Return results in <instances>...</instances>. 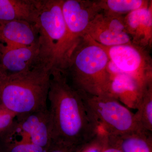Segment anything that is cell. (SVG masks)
Masks as SVG:
<instances>
[{
  "mask_svg": "<svg viewBox=\"0 0 152 152\" xmlns=\"http://www.w3.org/2000/svg\"><path fill=\"white\" fill-rule=\"evenodd\" d=\"M48 100L53 142L77 146L97 134L99 130L90 119L81 97L64 72L58 69L51 71Z\"/></svg>",
  "mask_w": 152,
  "mask_h": 152,
  "instance_id": "6da1fadb",
  "label": "cell"
},
{
  "mask_svg": "<svg viewBox=\"0 0 152 152\" xmlns=\"http://www.w3.org/2000/svg\"><path fill=\"white\" fill-rule=\"evenodd\" d=\"M51 71L39 61L26 72L0 75V102L17 117L47 110Z\"/></svg>",
  "mask_w": 152,
  "mask_h": 152,
  "instance_id": "7a4b0ae2",
  "label": "cell"
},
{
  "mask_svg": "<svg viewBox=\"0 0 152 152\" xmlns=\"http://www.w3.org/2000/svg\"><path fill=\"white\" fill-rule=\"evenodd\" d=\"M110 62L103 49L85 35L71 54L65 73L70 80L69 83L78 92L95 96L110 95Z\"/></svg>",
  "mask_w": 152,
  "mask_h": 152,
  "instance_id": "3957f363",
  "label": "cell"
},
{
  "mask_svg": "<svg viewBox=\"0 0 152 152\" xmlns=\"http://www.w3.org/2000/svg\"><path fill=\"white\" fill-rule=\"evenodd\" d=\"M63 0H40L35 23L39 34L40 60L52 70L63 71V51L66 27L62 10Z\"/></svg>",
  "mask_w": 152,
  "mask_h": 152,
  "instance_id": "277c9868",
  "label": "cell"
},
{
  "mask_svg": "<svg viewBox=\"0 0 152 152\" xmlns=\"http://www.w3.org/2000/svg\"><path fill=\"white\" fill-rule=\"evenodd\" d=\"M78 93L92 121L108 136L116 137L143 130L137 122L134 113L111 95Z\"/></svg>",
  "mask_w": 152,
  "mask_h": 152,
  "instance_id": "5b68a950",
  "label": "cell"
},
{
  "mask_svg": "<svg viewBox=\"0 0 152 152\" xmlns=\"http://www.w3.org/2000/svg\"><path fill=\"white\" fill-rule=\"evenodd\" d=\"M62 10L66 27L63 51V71L76 45L83 37L91 22L102 12L96 1L63 0Z\"/></svg>",
  "mask_w": 152,
  "mask_h": 152,
  "instance_id": "8992f818",
  "label": "cell"
},
{
  "mask_svg": "<svg viewBox=\"0 0 152 152\" xmlns=\"http://www.w3.org/2000/svg\"><path fill=\"white\" fill-rule=\"evenodd\" d=\"M98 45L116 68L113 74H127L144 84L152 81V59L150 50L132 43L112 47Z\"/></svg>",
  "mask_w": 152,
  "mask_h": 152,
  "instance_id": "52a82bcc",
  "label": "cell"
},
{
  "mask_svg": "<svg viewBox=\"0 0 152 152\" xmlns=\"http://www.w3.org/2000/svg\"><path fill=\"white\" fill-rule=\"evenodd\" d=\"M12 131L18 138L48 151L53 143L48 108L17 117Z\"/></svg>",
  "mask_w": 152,
  "mask_h": 152,
  "instance_id": "ba28073f",
  "label": "cell"
},
{
  "mask_svg": "<svg viewBox=\"0 0 152 152\" xmlns=\"http://www.w3.org/2000/svg\"><path fill=\"white\" fill-rule=\"evenodd\" d=\"M39 44L30 46L0 43V75L10 76L26 72L40 61Z\"/></svg>",
  "mask_w": 152,
  "mask_h": 152,
  "instance_id": "9c48e42d",
  "label": "cell"
},
{
  "mask_svg": "<svg viewBox=\"0 0 152 152\" xmlns=\"http://www.w3.org/2000/svg\"><path fill=\"white\" fill-rule=\"evenodd\" d=\"M85 35L105 47H112L132 43L129 34L125 32L124 25L116 18L108 17L102 12L91 22Z\"/></svg>",
  "mask_w": 152,
  "mask_h": 152,
  "instance_id": "30bf717a",
  "label": "cell"
},
{
  "mask_svg": "<svg viewBox=\"0 0 152 152\" xmlns=\"http://www.w3.org/2000/svg\"><path fill=\"white\" fill-rule=\"evenodd\" d=\"M126 32L134 45L151 51L152 46V1L149 5L124 17Z\"/></svg>",
  "mask_w": 152,
  "mask_h": 152,
  "instance_id": "8fae6325",
  "label": "cell"
},
{
  "mask_svg": "<svg viewBox=\"0 0 152 152\" xmlns=\"http://www.w3.org/2000/svg\"><path fill=\"white\" fill-rule=\"evenodd\" d=\"M35 23L23 20H0V43L9 45L30 46L39 44Z\"/></svg>",
  "mask_w": 152,
  "mask_h": 152,
  "instance_id": "7c38bea8",
  "label": "cell"
},
{
  "mask_svg": "<svg viewBox=\"0 0 152 152\" xmlns=\"http://www.w3.org/2000/svg\"><path fill=\"white\" fill-rule=\"evenodd\" d=\"M148 83L144 84L127 74H112L110 94L128 108L136 109Z\"/></svg>",
  "mask_w": 152,
  "mask_h": 152,
  "instance_id": "4fadbf2b",
  "label": "cell"
},
{
  "mask_svg": "<svg viewBox=\"0 0 152 152\" xmlns=\"http://www.w3.org/2000/svg\"><path fill=\"white\" fill-rule=\"evenodd\" d=\"M40 0H0V20L35 23Z\"/></svg>",
  "mask_w": 152,
  "mask_h": 152,
  "instance_id": "5bb4252c",
  "label": "cell"
},
{
  "mask_svg": "<svg viewBox=\"0 0 152 152\" xmlns=\"http://www.w3.org/2000/svg\"><path fill=\"white\" fill-rule=\"evenodd\" d=\"M107 136L122 152H152L151 132L139 130L116 137Z\"/></svg>",
  "mask_w": 152,
  "mask_h": 152,
  "instance_id": "9a60e30c",
  "label": "cell"
},
{
  "mask_svg": "<svg viewBox=\"0 0 152 152\" xmlns=\"http://www.w3.org/2000/svg\"><path fill=\"white\" fill-rule=\"evenodd\" d=\"M151 1L148 0H96L102 12L122 16L148 7Z\"/></svg>",
  "mask_w": 152,
  "mask_h": 152,
  "instance_id": "2e32d148",
  "label": "cell"
},
{
  "mask_svg": "<svg viewBox=\"0 0 152 152\" xmlns=\"http://www.w3.org/2000/svg\"><path fill=\"white\" fill-rule=\"evenodd\" d=\"M136 110L135 117L140 127L152 132V81L145 87Z\"/></svg>",
  "mask_w": 152,
  "mask_h": 152,
  "instance_id": "e0dca14e",
  "label": "cell"
},
{
  "mask_svg": "<svg viewBox=\"0 0 152 152\" xmlns=\"http://www.w3.org/2000/svg\"><path fill=\"white\" fill-rule=\"evenodd\" d=\"M0 152H47L40 147L24 140L0 142Z\"/></svg>",
  "mask_w": 152,
  "mask_h": 152,
  "instance_id": "ac0fdd59",
  "label": "cell"
},
{
  "mask_svg": "<svg viewBox=\"0 0 152 152\" xmlns=\"http://www.w3.org/2000/svg\"><path fill=\"white\" fill-rule=\"evenodd\" d=\"M16 118V115L7 109L0 102V141L7 135Z\"/></svg>",
  "mask_w": 152,
  "mask_h": 152,
  "instance_id": "d6986e66",
  "label": "cell"
},
{
  "mask_svg": "<svg viewBox=\"0 0 152 152\" xmlns=\"http://www.w3.org/2000/svg\"><path fill=\"white\" fill-rule=\"evenodd\" d=\"M107 139V134L102 132L99 133L91 140L77 146L74 152H101Z\"/></svg>",
  "mask_w": 152,
  "mask_h": 152,
  "instance_id": "ffe728a7",
  "label": "cell"
},
{
  "mask_svg": "<svg viewBox=\"0 0 152 152\" xmlns=\"http://www.w3.org/2000/svg\"><path fill=\"white\" fill-rule=\"evenodd\" d=\"M77 146L69 145L62 143L53 142L47 152H74Z\"/></svg>",
  "mask_w": 152,
  "mask_h": 152,
  "instance_id": "44dd1931",
  "label": "cell"
},
{
  "mask_svg": "<svg viewBox=\"0 0 152 152\" xmlns=\"http://www.w3.org/2000/svg\"><path fill=\"white\" fill-rule=\"evenodd\" d=\"M101 152H122L116 144L109 138L107 135L105 143Z\"/></svg>",
  "mask_w": 152,
  "mask_h": 152,
  "instance_id": "7402d4cb",
  "label": "cell"
}]
</instances>
